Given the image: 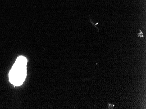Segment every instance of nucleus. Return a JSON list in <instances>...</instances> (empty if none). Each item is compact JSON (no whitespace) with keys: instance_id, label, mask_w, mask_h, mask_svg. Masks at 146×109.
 Instances as JSON below:
<instances>
[{"instance_id":"f03ea898","label":"nucleus","mask_w":146,"mask_h":109,"mask_svg":"<svg viewBox=\"0 0 146 109\" xmlns=\"http://www.w3.org/2000/svg\"><path fill=\"white\" fill-rule=\"evenodd\" d=\"M107 106L109 109H113L115 106V105L113 104H110L109 102H107Z\"/></svg>"},{"instance_id":"f257e3e1","label":"nucleus","mask_w":146,"mask_h":109,"mask_svg":"<svg viewBox=\"0 0 146 109\" xmlns=\"http://www.w3.org/2000/svg\"><path fill=\"white\" fill-rule=\"evenodd\" d=\"M27 60L23 56H19L17 58L15 63L9 74L10 82L15 86L22 85L26 77V65Z\"/></svg>"},{"instance_id":"7ed1b4c3","label":"nucleus","mask_w":146,"mask_h":109,"mask_svg":"<svg viewBox=\"0 0 146 109\" xmlns=\"http://www.w3.org/2000/svg\"><path fill=\"white\" fill-rule=\"evenodd\" d=\"M140 33L138 34V37H140L141 38H142V37H144V36H143V34L142 32L140 30Z\"/></svg>"}]
</instances>
